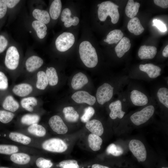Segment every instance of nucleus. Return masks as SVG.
<instances>
[{
    "label": "nucleus",
    "instance_id": "obj_7",
    "mask_svg": "<svg viewBox=\"0 0 168 168\" xmlns=\"http://www.w3.org/2000/svg\"><path fill=\"white\" fill-rule=\"evenodd\" d=\"M114 87L109 83H105L97 89L96 97L98 103L103 105L110 101L114 94Z\"/></svg>",
    "mask_w": 168,
    "mask_h": 168
},
{
    "label": "nucleus",
    "instance_id": "obj_32",
    "mask_svg": "<svg viewBox=\"0 0 168 168\" xmlns=\"http://www.w3.org/2000/svg\"><path fill=\"white\" fill-rule=\"evenodd\" d=\"M22 107L26 110L32 112L33 107L37 105V100L34 97H29L23 98L21 101Z\"/></svg>",
    "mask_w": 168,
    "mask_h": 168
},
{
    "label": "nucleus",
    "instance_id": "obj_44",
    "mask_svg": "<svg viewBox=\"0 0 168 168\" xmlns=\"http://www.w3.org/2000/svg\"><path fill=\"white\" fill-rule=\"evenodd\" d=\"M8 87L7 78L4 73L0 71V90H6Z\"/></svg>",
    "mask_w": 168,
    "mask_h": 168
},
{
    "label": "nucleus",
    "instance_id": "obj_5",
    "mask_svg": "<svg viewBox=\"0 0 168 168\" xmlns=\"http://www.w3.org/2000/svg\"><path fill=\"white\" fill-rule=\"evenodd\" d=\"M75 37L72 33L64 32L56 39L55 45L57 50L63 52L69 49L73 44Z\"/></svg>",
    "mask_w": 168,
    "mask_h": 168
},
{
    "label": "nucleus",
    "instance_id": "obj_21",
    "mask_svg": "<svg viewBox=\"0 0 168 168\" xmlns=\"http://www.w3.org/2000/svg\"><path fill=\"white\" fill-rule=\"evenodd\" d=\"M33 88L30 84L23 83L14 86L12 91L13 93L20 97H23L28 95L32 91Z\"/></svg>",
    "mask_w": 168,
    "mask_h": 168
},
{
    "label": "nucleus",
    "instance_id": "obj_18",
    "mask_svg": "<svg viewBox=\"0 0 168 168\" xmlns=\"http://www.w3.org/2000/svg\"><path fill=\"white\" fill-rule=\"evenodd\" d=\"M43 63V61L41 58L36 56H32L26 61V68L28 72H32L40 67Z\"/></svg>",
    "mask_w": 168,
    "mask_h": 168
},
{
    "label": "nucleus",
    "instance_id": "obj_31",
    "mask_svg": "<svg viewBox=\"0 0 168 168\" xmlns=\"http://www.w3.org/2000/svg\"><path fill=\"white\" fill-rule=\"evenodd\" d=\"M32 26L40 39H42L45 37L47 33V27L44 24L38 21H34L32 22Z\"/></svg>",
    "mask_w": 168,
    "mask_h": 168
},
{
    "label": "nucleus",
    "instance_id": "obj_43",
    "mask_svg": "<svg viewBox=\"0 0 168 168\" xmlns=\"http://www.w3.org/2000/svg\"><path fill=\"white\" fill-rule=\"evenodd\" d=\"M36 164L39 168H50L53 165L50 160L42 157L36 160Z\"/></svg>",
    "mask_w": 168,
    "mask_h": 168
},
{
    "label": "nucleus",
    "instance_id": "obj_26",
    "mask_svg": "<svg viewBox=\"0 0 168 168\" xmlns=\"http://www.w3.org/2000/svg\"><path fill=\"white\" fill-rule=\"evenodd\" d=\"M9 137L13 141L25 145L29 144L31 141V138L28 136L16 132H10L9 134Z\"/></svg>",
    "mask_w": 168,
    "mask_h": 168
},
{
    "label": "nucleus",
    "instance_id": "obj_49",
    "mask_svg": "<svg viewBox=\"0 0 168 168\" xmlns=\"http://www.w3.org/2000/svg\"><path fill=\"white\" fill-rule=\"evenodd\" d=\"M20 1L19 0H5L7 7L10 8L14 7Z\"/></svg>",
    "mask_w": 168,
    "mask_h": 168
},
{
    "label": "nucleus",
    "instance_id": "obj_41",
    "mask_svg": "<svg viewBox=\"0 0 168 168\" xmlns=\"http://www.w3.org/2000/svg\"><path fill=\"white\" fill-rule=\"evenodd\" d=\"M94 109L91 106H89L85 108L84 113L81 117V120L83 123H86L89 121L90 119L95 114Z\"/></svg>",
    "mask_w": 168,
    "mask_h": 168
},
{
    "label": "nucleus",
    "instance_id": "obj_1",
    "mask_svg": "<svg viewBox=\"0 0 168 168\" xmlns=\"http://www.w3.org/2000/svg\"><path fill=\"white\" fill-rule=\"evenodd\" d=\"M80 58L87 67L92 68L97 64L98 58L95 48L87 41L82 42L79 47Z\"/></svg>",
    "mask_w": 168,
    "mask_h": 168
},
{
    "label": "nucleus",
    "instance_id": "obj_6",
    "mask_svg": "<svg viewBox=\"0 0 168 168\" xmlns=\"http://www.w3.org/2000/svg\"><path fill=\"white\" fill-rule=\"evenodd\" d=\"M130 150L137 158L138 162L145 161L147 158V151L144 144L140 141L133 139L129 143Z\"/></svg>",
    "mask_w": 168,
    "mask_h": 168
},
{
    "label": "nucleus",
    "instance_id": "obj_46",
    "mask_svg": "<svg viewBox=\"0 0 168 168\" xmlns=\"http://www.w3.org/2000/svg\"><path fill=\"white\" fill-rule=\"evenodd\" d=\"M7 8L5 0H0V19L3 18L5 15Z\"/></svg>",
    "mask_w": 168,
    "mask_h": 168
},
{
    "label": "nucleus",
    "instance_id": "obj_15",
    "mask_svg": "<svg viewBox=\"0 0 168 168\" xmlns=\"http://www.w3.org/2000/svg\"><path fill=\"white\" fill-rule=\"evenodd\" d=\"M131 46L129 39L125 37H123L115 48L117 57L119 58L122 57L129 50Z\"/></svg>",
    "mask_w": 168,
    "mask_h": 168
},
{
    "label": "nucleus",
    "instance_id": "obj_52",
    "mask_svg": "<svg viewBox=\"0 0 168 168\" xmlns=\"http://www.w3.org/2000/svg\"><path fill=\"white\" fill-rule=\"evenodd\" d=\"M0 168H9L8 167H6L1 166L0 167Z\"/></svg>",
    "mask_w": 168,
    "mask_h": 168
},
{
    "label": "nucleus",
    "instance_id": "obj_47",
    "mask_svg": "<svg viewBox=\"0 0 168 168\" xmlns=\"http://www.w3.org/2000/svg\"><path fill=\"white\" fill-rule=\"evenodd\" d=\"M8 44V41L6 38L2 35H0V53L3 52Z\"/></svg>",
    "mask_w": 168,
    "mask_h": 168
},
{
    "label": "nucleus",
    "instance_id": "obj_4",
    "mask_svg": "<svg viewBox=\"0 0 168 168\" xmlns=\"http://www.w3.org/2000/svg\"><path fill=\"white\" fill-rule=\"evenodd\" d=\"M42 146L43 149L54 152H63L68 148L67 144L63 140L57 138L45 140L42 143Z\"/></svg>",
    "mask_w": 168,
    "mask_h": 168
},
{
    "label": "nucleus",
    "instance_id": "obj_53",
    "mask_svg": "<svg viewBox=\"0 0 168 168\" xmlns=\"http://www.w3.org/2000/svg\"><path fill=\"white\" fill-rule=\"evenodd\" d=\"M100 4H98V5H97V6L99 7L100 6Z\"/></svg>",
    "mask_w": 168,
    "mask_h": 168
},
{
    "label": "nucleus",
    "instance_id": "obj_30",
    "mask_svg": "<svg viewBox=\"0 0 168 168\" xmlns=\"http://www.w3.org/2000/svg\"><path fill=\"white\" fill-rule=\"evenodd\" d=\"M62 3L60 0H54L50 5L49 14L51 18L56 20L58 17L61 11Z\"/></svg>",
    "mask_w": 168,
    "mask_h": 168
},
{
    "label": "nucleus",
    "instance_id": "obj_14",
    "mask_svg": "<svg viewBox=\"0 0 168 168\" xmlns=\"http://www.w3.org/2000/svg\"><path fill=\"white\" fill-rule=\"evenodd\" d=\"M157 49L154 46H141L139 48L138 55L141 59H152L157 54Z\"/></svg>",
    "mask_w": 168,
    "mask_h": 168
},
{
    "label": "nucleus",
    "instance_id": "obj_8",
    "mask_svg": "<svg viewBox=\"0 0 168 168\" xmlns=\"http://www.w3.org/2000/svg\"><path fill=\"white\" fill-rule=\"evenodd\" d=\"M19 57L16 48L14 46H10L7 50L5 58L6 67L10 70L16 69L19 64Z\"/></svg>",
    "mask_w": 168,
    "mask_h": 168
},
{
    "label": "nucleus",
    "instance_id": "obj_20",
    "mask_svg": "<svg viewBox=\"0 0 168 168\" xmlns=\"http://www.w3.org/2000/svg\"><path fill=\"white\" fill-rule=\"evenodd\" d=\"M88 82L86 76L84 73L80 72L76 74L73 77L71 86L73 89L77 90L81 88Z\"/></svg>",
    "mask_w": 168,
    "mask_h": 168
},
{
    "label": "nucleus",
    "instance_id": "obj_12",
    "mask_svg": "<svg viewBox=\"0 0 168 168\" xmlns=\"http://www.w3.org/2000/svg\"><path fill=\"white\" fill-rule=\"evenodd\" d=\"M140 71L146 72L150 78L154 79L157 78L161 74V68L158 66L152 63L141 64L139 66Z\"/></svg>",
    "mask_w": 168,
    "mask_h": 168
},
{
    "label": "nucleus",
    "instance_id": "obj_10",
    "mask_svg": "<svg viewBox=\"0 0 168 168\" xmlns=\"http://www.w3.org/2000/svg\"><path fill=\"white\" fill-rule=\"evenodd\" d=\"M72 99L77 103H85L92 105L96 101L95 97L85 91H80L74 93L72 96Z\"/></svg>",
    "mask_w": 168,
    "mask_h": 168
},
{
    "label": "nucleus",
    "instance_id": "obj_55",
    "mask_svg": "<svg viewBox=\"0 0 168 168\" xmlns=\"http://www.w3.org/2000/svg\"><path fill=\"white\" fill-rule=\"evenodd\" d=\"M30 33H31V31H30Z\"/></svg>",
    "mask_w": 168,
    "mask_h": 168
},
{
    "label": "nucleus",
    "instance_id": "obj_38",
    "mask_svg": "<svg viewBox=\"0 0 168 168\" xmlns=\"http://www.w3.org/2000/svg\"><path fill=\"white\" fill-rule=\"evenodd\" d=\"M19 148L16 146L5 144H0V154L5 155H12L17 152Z\"/></svg>",
    "mask_w": 168,
    "mask_h": 168
},
{
    "label": "nucleus",
    "instance_id": "obj_34",
    "mask_svg": "<svg viewBox=\"0 0 168 168\" xmlns=\"http://www.w3.org/2000/svg\"><path fill=\"white\" fill-rule=\"evenodd\" d=\"M28 132L30 134L39 137H42L45 135L46 130L42 125L37 124L31 125L27 129Z\"/></svg>",
    "mask_w": 168,
    "mask_h": 168
},
{
    "label": "nucleus",
    "instance_id": "obj_51",
    "mask_svg": "<svg viewBox=\"0 0 168 168\" xmlns=\"http://www.w3.org/2000/svg\"><path fill=\"white\" fill-rule=\"evenodd\" d=\"M91 168H110L108 167L99 164H94L92 165Z\"/></svg>",
    "mask_w": 168,
    "mask_h": 168
},
{
    "label": "nucleus",
    "instance_id": "obj_16",
    "mask_svg": "<svg viewBox=\"0 0 168 168\" xmlns=\"http://www.w3.org/2000/svg\"><path fill=\"white\" fill-rule=\"evenodd\" d=\"M86 128L92 133L100 136L104 132V128L101 123L96 119H93L87 122Z\"/></svg>",
    "mask_w": 168,
    "mask_h": 168
},
{
    "label": "nucleus",
    "instance_id": "obj_28",
    "mask_svg": "<svg viewBox=\"0 0 168 168\" xmlns=\"http://www.w3.org/2000/svg\"><path fill=\"white\" fill-rule=\"evenodd\" d=\"M88 141L90 147L93 151H96L100 149L102 140L100 136L91 133L88 136Z\"/></svg>",
    "mask_w": 168,
    "mask_h": 168
},
{
    "label": "nucleus",
    "instance_id": "obj_33",
    "mask_svg": "<svg viewBox=\"0 0 168 168\" xmlns=\"http://www.w3.org/2000/svg\"><path fill=\"white\" fill-rule=\"evenodd\" d=\"M45 73L48 84L50 85L54 86L57 84L58 82V77L54 68L52 67L47 68Z\"/></svg>",
    "mask_w": 168,
    "mask_h": 168
},
{
    "label": "nucleus",
    "instance_id": "obj_19",
    "mask_svg": "<svg viewBox=\"0 0 168 168\" xmlns=\"http://www.w3.org/2000/svg\"><path fill=\"white\" fill-rule=\"evenodd\" d=\"M127 28L129 31L134 35H140L144 31V28L141 24L139 19L136 17L131 18L128 21Z\"/></svg>",
    "mask_w": 168,
    "mask_h": 168
},
{
    "label": "nucleus",
    "instance_id": "obj_17",
    "mask_svg": "<svg viewBox=\"0 0 168 168\" xmlns=\"http://www.w3.org/2000/svg\"><path fill=\"white\" fill-rule=\"evenodd\" d=\"M71 12L68 8L64 9L62 12L61 21L64 22V25L66 27H69L73 25L77 26L79 22V19L77 16L71 17Z\"/></svg>",
    "mask_w": 168,
    "mask_h": 168
},
{
    "label": "nucleus",
    "instance_id": "obj_39",
    "mask_svg": "<svg viewBox=\"0 0 168 168\" xmlns=\"http://www.w3.org/2000/svg\"><path fill=\"white\" fill-rule=\"evenodd\" d=\"M108 154H111L114 156H119L123 153V148L119 146H116L114 144L111 143L109 145L106 149Z\"/></svg>",
    "mask_w": 168,
    "mask_h": 168
},
{
    "label": "nucleus",
    "instance_id": "obj_23",
    "mask_svg": "<svg viewBox=\"0 0 168 168\" xmlns=\"http://www.w3.org/2000/svg\"><path fill=\"white\" fill-rule=\"evenodd\" d=\"M140 6L138 2L133 0H128L125 8L126 15L130 18H133L138 13Z\"/></svg>",
    "mask_w": 168,
    "mask_h": 168
},
{
    "label": "nucleus",
    "instance_id": "obj_13",
    "mask_svg": "<svg viewBox=\"0 0 168 168\" xmlns=\"http://www.w3.org/2000/svg\"><path fill=\"white\" fill-rule=\"evenodd\" d=\"M122 102L120 100H117L111 102L109 105L110 110L109 114L110 118L114 119L118 118L122 119L124 116L125 112L122 110Z\"/></svg>",
    "mask_w": 168,
    "mask_h": 168
},
{
    "label": "nucleus",
    "instance_id": "obj_40",
    "mask_svg": "<svg viewBox=\"0 0 168 168\" xmlns=\"http://www.w3.org/2000/svg\"><path fill=\"white\" fill-rule=\"evenodd\" d=\"M14 114L11 112L0 110V122L6 124L10 122L14 117Z\"/></svg>",
    "mask_w": 168,
    "mask_h": 168
},
{
    "label": "nucleus",
    "instance_id": "obj_9",
    "mask_svg": "<svg viewBox=\"0 0 168 168\" xmlns=\"http://www.w3.org/2000/svg\"><path fill=\"white\" fill-rule=\"evenodd\" d=\"M49 124L52 130L58 134H65L68 131L67 127L58 115L51 117L49 120Z\"/></svg>",
    "mask_w": 168,
    "mask_h": 168
},
{
    "label": "nucleus",
    "instance_id": "obj_24",
    "mask_svg": "<svg viewBox=\"0 0 168 168\" xmlns=\"http://www.w3.org/2000/svg\"><path fill=\"white\" fill-rule=\"evenodd\" d=\"M124 34L120 30L115 29L110 31L108 34L104 42L109 44H117L123 38Z\"/></svg>",
    "mask_w": 168,
    "mask_h": 168
},
{
    "label": "nucleus",
    "instance_id": "obj_22",
    "mask_svg": "<svg viewBox=\"0 0 168 168\" xmlns=\"http://www.w3.org/2000/svg\"><path fill=\"white\" fill-rule=\"evenodd\" d=\"M2 106L7 110L14 112L19 109V105L12 96L9 95L7 96L4 100Z\"/></svg>",
    "mask_w": 168,
    "mask_h": 168
},
{
    "label": "nucleus",
    "instance_id": "obj_3",
    "mask_svg": "<svg viewBox=\"0 0 168 168\" xmlns=\"http://www.w3.org/2000/svg\"><path fill=\"white\" fill-rule=\"evenodd\" d=\"M154 112V106L148 105L141 110L133 113L131 116L130 119L134 124L139 125L148 121L152 116Z\"/></svg>",
    "mask_w": 168,
    "mask_h": 168
},
{
    "label": "nucleus",
    "instance_id": "obj_29",
    "mask_svg": "<svg viewBox=\"0 0 168 168\" xmlns=\"http://www.w3.org/2000/svg\"><path fill=\"white\" fill-rule=\"evenodd\" d=\"M32 15L37 21L45 24H48L50 21L49 14L46 11L36 9L33 10Z\"/></svg>",
    "mask_w": 168,
    "mask_h": 168
},
{
    "label": "nucleus",
    "instance_id": "obj_11",
    "mask_svg": "<svg viewBox=\"0 0 168 168\" xmlns=\"http://www.w3.org/2000/svg\"><path fill=\"white\" fill-rule=\"evenodd\" d=\"M130 97L132 103L135 106H144L147 105L148 102L147 96L138 90H132L130 93Z\"/></svg>",
    "mask_w": 168,
    "mask_h": 168
},
{
    "label": "nucleus",
    "instance_id": "obj_45",
    "mask_svg": "<svg viewBox=\"0 0 168 168\" xmlns=\"http://www.w3.org/2000/svg\"><path fill=\"white\" fill-rule=\"evenodd\" d=\"M153 26H156L160 31L165 32L166 31L167 29L165 25L161 21L157 19H155L153 21Z\"/></svg>",
    "mask_w": 168,
    "mask_h": 168
},
{
    "label": "nucleus",
    "instance_id": "obj_2",
    "mask_svg": "<svg viewBox=\"0 0 168 168\" xmlns=\"http://www.w3.org/2000/svg\"><path fill=\"white\" fill-rule=\"evenodd\" d=\"M119 6L110 1H105L100 4L98 10L99 19L101 21H105L108 16L111 18L113 24L117 23L119 20V14L118 8Z\"/></svg>",
    "mask_w": 168,
    "mask_h": 168
},
{
    "label": "nucleus",
    "instance_id": "obj_25",
    "mask_svg": "<svg viewBox=\"0 0 168 168\" xmlns=\"http://www.w3.org/2000/svg\"><path fill=\"white\" fill-rule=\"evenodd\" d=\"M10 159L15 163L23 165L29 163L30 160V157L26 153L16 152L11 155Z\"/></svg>",
    "mask_w": 168,
    "mask_h": 168
},
{
    "label": "nucleus",
    "instance_id": "obj_27",
    "mask_svg": "<svg viewBox=\"0 0 168 168\" xmlns=\"http://www.w3.org/2000/svg\"><path fill=\"white\" fill-rule=\"evenodd\" d=\"M63 112L66 120L69 122H76L78 120L79 115L72 107L68 106L64 108Z\"/></svg>",
    "mask_w": 168,
    "mask_h": 168
},
{
    "label": "nucleus",
    "instance_id": "obj_37",
    "mask_svg": "<svg viewBox=\"0 0 168 168\" xmlns=\"http://www.w3.org/2000/svg\"><path fill=\"white\" fill-rule=\"evenodd\" d=\"M40 119V116L37 114H27L21 118V121L23 124L30 125L37 124Z\"/></svg>",
    "mask_w": 168,
    "mask_h": 168
},
{
    "label": "nucleus",
    "instance_id": "obj_42",
    "mask_svg": "<svg viewBox=\"0 0 168 168\" xmlns=\"http://www.w3.org/2000/svg\"><path fill=\"white\" fill-rule=\"evenodd\" d=\"M58 166L61 168H80L77 162L74 160H68L60 162Z\"/></svg>",
    "mask_w": 168,
    "mask_h": 168
},
{
    "label": "nucleus",
    "instance_id": "obj_54",
    "mask_svg": "<svg viewBox=\"0 0 168 168\" xmlns=\"http://www.w3.org/2000/svg\"><path fill=\"white\" fill-rule=\"evenodd\" d=\"M162 168H168L167 167H162Z\"/></svg>",
    "mask_w": 168,
    "mask_h": 168
},
{
    "label": "nucleus",
    "instance_id": "obj_50",
    "mask_svg": "<svg viewBox=\"0 0 168 168\" xmlns=\"http://www.w3.org/2000/svg\"><path fill=\"white\" fill-rule=\"evenodd\" d=\"M162 54L163 56L165 57H168V45H167L163 49Z\"/></svg>",
    "mask_w": 168,
    "mask_h": 168
},
{
    "label": "nucleus",
    "instance_id": "obj_35",
    "mask_svg": "<svg viewBox=\"0 0 168 168\" xmlns=\"http://www.w3.org/2000/svg\"><path fill=\"white\" fill-rule=\"evenodd\" d=\"M48 84V82L45 73L43 71H40L37 73L36 87L40 90H44Z\"/></svg>",
    "mask_w": 168,
    "mask_h": 168
},
{
    "label": "nucleus",
    "instance_id": "obj_36",
    "mask_svg": "<svg viewBox=\"0 0 168 168\" xmlns=\"http://www.w3.org/2000/svg\"><path fill=\"white\" fill-rule=\"evenodd\" d=\"M158 99L161 104L168 108V89L167 88L162 87L160 88L157 92Z\"/></svg>",
    "mask_w": 168,
    "mask_h": 168
},
{
    "label": "nucleus",
    "instance_id": "obj_48",
    "mask_svg": "<svg viewBox=\"0 0 168 168\" xmlns=\"http://www.w3.org/2000/svg\"><path fill=\"white\" fill-rule=\"evenodd\" d=\"M154 3L161 8H166L168 7V0H154Z\"/></svg>",
    "mask_w": 168,
    "mask_h": 168
}]
</instances>
